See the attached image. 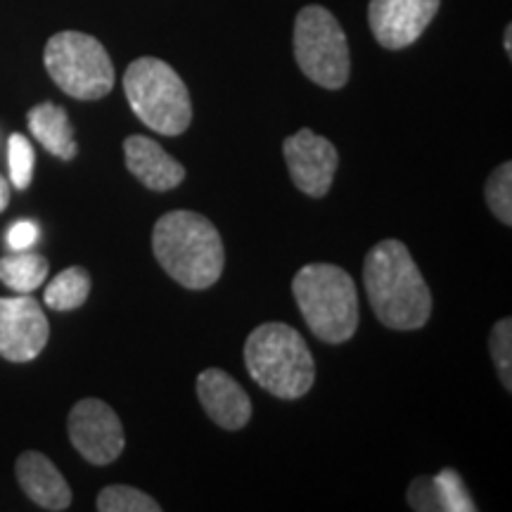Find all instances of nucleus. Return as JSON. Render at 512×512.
<instances>
[{
	"mask_svg": "<svg viewBox=\"0 0 512 512\" xmlns=\"http://www.w3.org/2000/svg\"><path fill=\"white\" fill-rule=\"evenodd\" d=\"M363 285L384 328L420 330L432 316L430 287L401 240L387 238L370 249L363 261Z\"/></svg>",
	"mask_w": 512,
	"mask_h": 512,
	"instance_id": "nucleus-1",
	"label": "nucleus"
},
{
	"mask_svg": "<svg viewBox=\"0 0 512 512\" xmlns=\"http://www.w3.org/2000/svg\"><path fill=\"white\" fill-rule=\"evenodd\" d=\"M155 259L185 290H207L221 278L226 252L207 216L197 211H169L152 230Z\"/></svg>",
	"mask_w": 512,
	"mask_h": 512,
	"instance_id": "nucleus-2",
	"label": "nucleus"
},
{
	"mask_svg": "<svg viewBox=\"0 0 512 512\" xmlns=\"http://www.w3.org/2000/svg\"><path fill=\"white\" fill-rule=\"evenodd\" d=\"M245 366L261 389L285 401L302 399L316 382L309 344L285 323H264L249 332Z\"/></svg>",
	"mask_w": 512,
	"mask_h": 512,
	"instance_id": "nucleus-3",
	"label": "nucleus"
},
{
	"mask_svg": "<svg viewBox=\"0 0 512 512\" xmlns=\"http://www.w3.org/2000/svg\"><path fill=\"white\" fill-rule=\"evenodd\" d=\"M294 302L309 330L325 344H342L356 335L358 294L351 275L335 264H309L292 280Z\"/></svg>",
	"mask_w": 512,
	"mask_h": 512,
	"instance_id": "nucleus-4",
	"label": "nucleus"
},
{
	"mask_svg": "<svg viewBox=\"0 0 512 512\" xmlns=\"http://www.w3.org/2000/svg\"><path fill=\"white\" fill-rule=\"evenodd\" d=\"M128 105L147 128L176 138L190 128L192 100L181 76L169 62L138 57L124 74Z\"/></svg>",
	"mask_w": 512,
	"mask_h": 512,
	"instance_id": "nucleus-5",
	"label": "nucleus"
},
{
	"mask_svg": "<svg viewBox=\"0 0 512 512\" xmlns=\"http://www.w3.org/2000/svg\"><path fill=\"white\" fill-rule=\"evenodd\" d=\"M50 79L74 100H100L112 93L114 64L98 38L83 31H60L43 50Z\"/></svg>",
	"mask_w": 512,
	"mask_h": 512,
	"instance_id": "nucleus-6",
	"label": "nucleus"
},
{
	"mask_svg": "<svg viewBox=\"0 0 512 512\" xmlns=\"http://www.w3.org/2000/svg\"><path fill=\"white\" fill-rule=\"evenodd\" d=\"M294 60L309 81L328 91L347 86L351 74L349 41L342 24L323 5H306L294 19Z\"/></svg>",
	"mask_w": 512,
	"mask_h": 512,
	"instance_id": "nucleus-7",
	"label": "nucleus"
},
{
	"mask_svg": "<svg viewBox=\"0 0 512 512\" xmlns=\"http://www.w3.org/2000/svg\"><path fill=\"white\" fill-rule=\"evenodd\" d=\"M67 432L79 456L91 465H110L124 453L126 434L110 403L81 399L72 408Z\"/></svg>",
	"mask_w": 512,
	"mask_h": 512,
	"instance_id": "nucleus-8",
	"label": "nucleus"
},
{
	"mask_svg": "<svg viewBox=\"0 0 512 512\" xmlns=\"http://www.w3.org/2000/svg\"><path fill=\"white\" fill-rule=\"evenodd\" d=\"M50 323L31 294L0 297V358L29 363L46 349Z\"/></svg>",
	"mask_w": 512,
	"mask_h": 512,
	"instance_id": "nucleus-9",
	"label": "nucleus"
},
{
	"mask_svg": "<svg viewBox=\"0 0 512 512\" xmlns=\"http://www.w3.org/2000/svg\"><path fill=\"white\" fill-rule=\"evenodd\" d=\"M283 155L292 183L304 195L313 200L328 195L339 166L337 147L328 138L318 136L311 128H302L294 136L285 138Z\"/></svg>",
	"mask_w": 512,
	"mask_h": 512,
	"instance_id": "nucleus-10",
	"label": "nucleus"
},
{
	"mask_svg": "<svg viewBox=\"0 0 512 512\" xmlns=\"http://www.w3.org/2000/svg\"><path fill=\"white\" fill-rule=\"evenodd\" d=\"M439 8L441 0H370L368 24L382 48L403 50L425 34Z\"/></svg>",
	"mask_w": 512,
	"mask_h": 512,
	"instance_id": "nucleus-11",
	"label": "nucleus"
},
{
	"mask_svg": "<svg viewBox=\"0 0 512 512\" xmlns=\"http://www.w3.org/2000/svg\"><path fill=\"white\" fill-rule=\"evenodd\" d=\"M197 399L211 422L228 432H238L252 420V399L235 377L221 368H207L197 377Z\"/></svg>",
	"mask_w": 512,
	"mask_h": 512,
	"instance_id": "nucleus-12",
	"label": "nucleus"
},
{
	"mask_svg": "<svg viewBox=\"0 0 512 512\" xmlns=\"http://www.w3.org/2000/svg\"><path fill=\"white\" fill-rule=\"evenodd\" d=\"M17 482L29 501L43 510H67L72 505V489L67 479L57 470L53 460L38 451H24L15 463Z\"/></svg>",
	"mask_w": 512,
	"mask_h": 512,
	"instance_id": "nucleus-13",
	"label": "nucleus"
},
{
	"mask_svg": "<svg viewBox=\"0 0 512 512\" xmlns=\"http://www.w3.org/2000/svg\"><path fill=\"white\" fill-rule=\"evenodd\" d=\"M124 157L128 171L155 192L174 190L185 181L183 164L152 138L128 136L124 140Z\"/></svg>",
	"mask_w": 512,
	"mask_h": 512,
	"instance_id": "nucleus-14",
	"label": "nucleus"
},
{
	"mask_svg": "<svg viewBox=\"0 0 512 512\" xmlns=\"http://www.w3.org/2000/svg\"><path fill=\"white\" fill-rule=\"evenodd\" d=\"M27 124L31 136L46 147L53 157L62 159V162H72L79 155V143H76L69 114L60 105H55V102H41V105L31 107L27 114Z\"/></svg>",
	"mask_w": 512,
	"mask_h": 512,
	"instance_id": "nucleus-15",
	"label": "nucleus"
},
{
	"mask_svg": "<svg viewBox=\"0 0 512 512\" xmlns=\"http://www.w3.org/2000/svg\"><path fill=\"white\" fill-rule=\"evenodd\" d=\"M48 271L50 266L46 256L29 252V249L0 259V283L17 294H31L38 290L46 283Z\"/></svg>",
	"mask_w": 512,
	"mask_h": 512,
	"instance_id": "nucleus-16",
	"label": "nucleus"
},
{
	"mask_svg": "<svg viewBox=\"0 0 512 512\" xmlns=\"http://www.w3.org/2000/svg\"><path fill=\"white\" fill-rule=\"evenodd\" d=\"M88 294H91V273L81 266L64 268L60 275H55L46 287L43 302L53 311H74L86 304Z\"/></svg>",
	"mask_w": 512,
	"mask_h": 512,
	"instance_id": "nucleus-17",
	"label": "nucleus"
},
{
	"mask_svg": "<svg viewBox=\"0 0 512 512\" xmlns=\"http://www.w3.org/2000/svg\"><path fill=\"white\" fill-rule=\"evenodd\" d=\"M98 510L100 512H159V505L155 498L147 496L145 491L136 489L128 484H112L98 494Z\"/></svg>",
	"mask_w": 512,
	"mask_h": 512,
	"instance_id": "nucleus-18",
	"label": "nucleus"
},
{
	"mask_svg": "<svg viewBox=\"0 0 512 512\" xmlns=\"http://www.w3.org/2000/svg\"><path fill=\"white\" fill-rule=\"evenodd\" d=\"M484 197L489 209L503 226H512V164L503 162L496 166L484 188Z\"/></svg>",
	"mask_w": 512,
	"mask_h": 512,
	"instance_id": "nucleus-19",
	"label": "nucleus"
},
{
	"mask_svg": "<svg viewBox=\"0 0 512 512\" xmlns=\"http://www.w3.org/2000/svg\"><path fill=\"white\" fill-rule=\"evenodd\" d=\"M34 147L22 133H12L8 140V169H10V183L17 190H27L34 178Z\"/></svg>",
	"mask_w": 512,
	"mask_h": 512,
	"instance_id": "nucleus-20",
	"label": "nucleus"
},
{
	"mask_svg": "<svg viewBox=\"0 0 512 512\" xmlns=\"http://www.w3.org/2000/svg\"><path fill=\"white\" fill-rule=\"evenodd\" d=\"M491 358H494L498 377H501L505 392H512V320H498L489 337Z\"/></svg>",
	"mask_w": 512,
	"mask_h": 512,
	"instance_id": "nucleus-21",
	"label": "nucleus"
},
{
	"mask_svg": "<svg viewBox=\"0 0 512 512\" xmlns=\"http://www.w3.org/2000/svg\"><path fill=\"white\" fill-rule=\"evenodd\" d=\"M434 484H437L439 491V503L441 510L446 512H472L477 510V505L472 503L470 494L465 491L463 479L456 470H441L437 477H434Z\"/></svg>",
	"mask_w": 512,
	"mask_h": 512,
	"instance_id": "nucleus-22",
	"label": "nucleus"
},
{
	"mask_svg": "<svg viewBox=\"0 0 512 512\" xmlns=\"http://www.w3.org/2000/svg\"><path fill=\"white\" fill-rule=\"evenodd\" d=\"M408 505L418 512H439V491L434 484V477H418L413 479V484L408 486Z\"/></svg>",
	"mask_w": 512,
	"mask_h": 512,
	"instance_id": "nucleus-23",
	"label": "nucleus"
},
{
	"mask_svg": "<svg viewBox=\"0 0 512 512\" xmlns=\"http://www.w3.org/2000/svg\"><path fill=\"white\" fill-rule=\"evenodd\" d=\"M38 238V226L31 221H17L15 226L8 230V245L15 252H22V249H29Z\"/></svg>",
	"mask_w": 512,
	"mask_h": 512,
	"instance_id": "nucleus-24",
	"label": "nucleus"
},
{
	"mask_svg": "<svg viewBox=\"0 0 512 512\" xmlns=\"http://www.w3.org/2000/svg\"><path fill=\"white\" fill-rule=\"evenodd\" d=\"M8 204H10V183L5 181L3 174H0V214L8 209Z\"/></svg>",
	"mask_w": 512,
	"mask_h": 512,
	"instance_id": "nucleus-25",
	"label": "nucleus"
},
{
	"mask_svg": "<svg viewBox=\"0 0 512 512\" xmlns=\"http://www.w3.org/2000/svg\"><path fill=\"white\" fill-rule=\"evenodd\" d=\"M505 53H508V57L512 55V27L510 24L505 27Z\"/></svg>",
	"mask_w": 512,
	"mask_h": 512,
	"instance_id": "nucleus-26",
	"label": "nucleus"
}]
</instances>
